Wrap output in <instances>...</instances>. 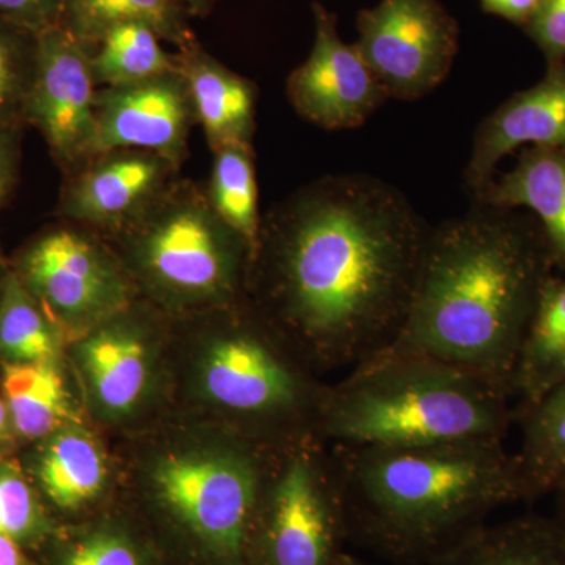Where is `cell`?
<instances>
[{
  "instance_id": "cell-1",
  "label": "cell",
  "mask_w": 565,
  "mask_h": 565,
  "mask_svg": "<svg viewBox=\"0 0 565 565\" xmlns=\"http://www.w3.org/2000/svg\"><path fill=\"white\" fill-rule=\"evenodd\" d=\"M427 233L385 181L323 177L263 215L248 302L311 370H351L399 333Z\"/></svg>"
},
{
  "instance_id": "cell-2",
  "label": "cell",
  "mask_w": 565,
  "mask_h": 565,
  "mask_svg": "<svg viewBox=\"0 0 565 565\" xmlns=\"http://www.w3.org/2000/svg\"><path fill=\"white\" fill-rule=\"evenodd\" d=\"M552 275L533 214L475 204L429 228L392 345L465 367L511 397L516 360Z\"/></svg>"
},
{
  "instance_id": "cell-3",
  "label": "cell",
  "mask_w": 565,
  "mask_h": 565,
  "mask_svg": "<svg viewBox=\"0 0 565 565\" xmlns=\"http://www.w3.org/2000/svg\"><path fill=\"white\" fill-rule=\"evenodd\" d=\"M503 441L332 445L349 539L397 564L435 563L497 509L522 501Z\"/></svg>"
},
{
  "instance_id": "cell-4",
  "label": "cell",
  "mask_w": 565,
  "mask_h": 565,
  "mask_svg": "<svg viewBox=\"0 0 565 565\" xmlns=\"http://www.w3.org/2000/svg\"><path fill=\"white\" fill-rule=\"evenodd\" d=\"M511 403L481 375L390 344L329 385L318 435L327 445L385 448L504 440Z\"/></svg>"
},
{
  "instance_id": "cell-5",
  "label": "cell",
  "mask_w": 565,
  "mask_h": 565,
  "mask_svg": "<svg viewBox=\"0 0 565 565\" xmlns=\"http://www.w3.org/2000/svg\"><path fill=\"white\" fill-rule=\"evenodd\" d=\"M173 322L192 340L193 397L223 429L269 448L319 437L329 385L318 381L247 297Z\"/></svg>"
},
{
  "instance_id": "cell-6",
  "label": "cell",
  "mask_w": 565,
  "mask_h": 565,
  "mask_svg": "<svg viewBox=\"0 0 565 565\" xmlns=\"http://www.w3.org/2000/svg\"><path fill=\"white\" fill-rule=\"evenodd\" d=\"M106 239L140 299L173 321L247 297L250 245L215 212L200 182L178 177L136 221Z\"/></svg>"
},
{
  "instance_id": "cell-7",
  "label": "cell",
  "mask_w": 565,
  "mask_h": 565,
  "mask_svg": "<svg viewBox=\"0 0 565 565\" xmlns=\"http://www.w3.org/2000/svg\"><path fill=\"white\" fill-rule=\"evenodd\" d=\"M275 449L228 429L174 441L145 463L152 511L203 565H253Z\"/></svg>"
},
{
  "instance_id": "cell-8",
  "label": "cell",
  "mask_w": 565,
  "mask_h": 565,
  "mask_svg": "<svg viewBox=\"0 0 565 565\" xmlns=\"http://www.w3.org/2000/svg\"><path fill=\"white\" fill-rule=\"evenodd\" d=\"M349 541L333 457L319 437L275 449L253 565H337Z\"/></svg>"
},
{
  "instance_id": "cell-9",
  "label": "cell",
  "mask_w": 565,
  "mask_h": 565,
  "mask_svg": "<svg viewBox=\"0 0 565 565\" xmlns=\"http://www.w3.org/2000/svg\"><path fill=\"white\" fill-rule=\"evenodd\" d=\"M10 266L68 344L139 299L109 241L76 223L58 221L41 230Z\"/></svg>"
},
{
  "instance_id": "cell-10",
  "label": "cell",
  "mask_w": 565,
  "mask_h": 565,
  "mask_svg": "<svg viewBox=\"0 0 565 565\" xmlns=\"http://www.w3.org/2000/svg\"><path fill=\"white\" fill-rule=\"evenodd\" d=\"M172 322L139 297L66 345L71 373L99 423L126 426L150 412Z\"/></svg>"
},
{
  "instance_id": "cell-11",
  "label": "cell",
  "mask_w": 565,
  "mask_h": 565,
  "mask_svg": "<svg viewBox=\"0 0 565 565\" xmlns=\"http://www.w3.org/2000/svg\"><path fill=\"white\" fill-rule=\"evenodd\" d=\"M356 29L364 62L401 102L440 87L459 51V24L440 0H379L360 11Z\"/></svg>"
},
{
  "instance_id": "cell-12",
  "label": "cell",
  "mask_w": 565,
  "mask_h": 565,
  "mask_svg": "<svg viewBox=\"0 0 565 565\" xmlns=\"http://www.w3.org/2000/svg\"><path fill=\"white\" fill-rule=\"evenodd\" d=\"M96 93L90 52L61 24L39 33L25 125L41 134L63 177L99 152Z\"/></svg>"
},
{
  "instance_id": "cell-13",
  "label": "cell",
  "mask_w": 565,
  "mask_h": 565,
  "mask_svg": "<svg viewBox=\"0 0 565 565\" xmlns=\"http://www.w3.org/2000/svg\"><path fill=\"white\" fill-rule=\"evenodd\" d=\"M315 43L289 74L286 95L294 110L327 131L359 128L388 98L356 44L338 32L337 14L313 3Z\"/></svg>"
},
{
  "instance_id": "cell-14",
  "label": "cell",
  "mask_w": 565,
  "mask_h": 565,
  "mask_svg": "<svg viewBox=\"0 0 565 565\" xmlns=\"http://www.w3.org/2000/svg\"><path fill=\"white\" fill-rule=\"evenodd\" d=\"M180 167L136 148L99 151L63 177L55 215L109 237L136 221L178 177Z\"/></svg>"
},
{
  "instance_id": "cell-15",
  "label": "cell",
  "mask_w": 565,
  "mask_h": 565,
  "mask_svg": "<svg viewBox=\"0 0 565 565\" xmlns=\"http://www.w3.org/2000/svg\"><path fill=\"white\" fill-rule=\"evenodd\" d=\"M99 151L136 148L161 154L177 167L189 158L196 125L191 92L181 70L96 93Z\"/></svg>"
},
{
  "instance_id": "cell-16",
  "label": "cell",
  "mask_w": 565,
  "mask_h": 565,
  "mask_svg": "<svg viewBox=\"0 0 565 565\" xmlns=\"http://www.w3.org/2000/svg\"><path fill=\"white\" fill-rule=\"evenodd\" d=\"M525 145H565V62L548 63L544 79L515 93L481 121L463 174L471 196L493 180L505 156Z\"/></svg>"
},
{
  "instance_id": "cell-17",
  "label": "cell",
  "mask_w": 565,
  "mask_h": 565,
  "mask_svg": "<svg viewBox=\"0 0 565 565\" xmlns=\"http://www.w3.org/2000/svg\"><path fill=\"white\" fill-rule=\"evenodd\" d=\"M20 460L57 520L84 514L106 497L110 487L106 449L82 422L66 424L28 446Z\"/></svg>"
},
{
  "instance_id": "cell-18",
  "label": "cell",
  "mask_w": 565,
  "mask_h": 565,
  "mask_svg": "<svg viewBox=\"0 0 565 565\" xmlns=\"http://www.w3.org/2000/svg\"><path fill=\"white\" fill-rule=\"evenodd\" d=\"M178 65L191 92L196 125H202L211 151L228 145H253L258 90L193 39L177 52Z\"/></svg>"
},
{
  "instance_id": "cell-19",
  "label": "cell",
  "mask_w": 565,
  "mask_h": 565,
  "mask_svg": "<svg viewBox=\"0 0 565 565\" xmlns=\"http://www.w3.org/2000/svg\"><path fill=\"white\" fill-rule=\"evenodd\" d=\"M473 200L481 206L533 212L553 267L565 275V145L525 148L514 169L493 177Z\"/></svg>"
},
{
  "instance_id": "cell-20",
  "label": "cell",
  "mask_w": 565,
  "mask_h": 565,
  "mask_svg": "<svg viewBox=\"0 0 565 565\" xmlns=\"http://www.w3.org/2000/svg\"><path fill=\"white\" fill-rule=\"evenodd\" d=\"M66 364V356L0 364V394L9 408L20 448L50 437L66 424L81 422Z\"/></svg>"
},
{
  "instance_id": "cell-21",
  "label": "cell",
  "mask_w": 565,
  "mask_h": 565,
  "mask_svg": "<svg viewBox=\"0 0 565 565\" xmlns=\"http://www.w3.org/2000/svg\"><path fill=\"white\" fill-rule=\"evenodd\" d=\"M430 565H565V530L555 515L487 523Z\"/></svg>"
},
{
  "instance_id": "cell-22",
  "label": "cell",
  "mask_w": 565,
  "mask_h": 565,
  "mask_svg": "<svg viewBox=\"0 0 565 565\" xmlns=\"http://www.w3.org/2000/svg\"><path fill=\"white\" fill-rule=\"evenodd\" d=\"M565 381V275H552L512 375L514 415Z\"/></svg>"
},
{
  "instance_id": "cell-23",
  "label": "cell",
  "mask_w": 565,
  "mask_h": 565,
  "mask_svg": "<svg viewBox=\"0 0 565 565\" xmlns=\"http://www.w3.org/2000/svg\"><path fill=\"white\" fill-rule=\"evenodd\" d=\"M522 445L514 452L522 501L555 494L565 486V381L516 412Z\"/></svg>"
},
{
  "instance_id": "cell-24",
  "label": "cell",
  "mask_w": 565,
  "mask_h": 565,
  "mask_svg": "<svg viewBox=\"0 0 565 565\" xmlns=\"http://www.w3.org/2000/svg\"><path fill=\"white\" fill-rule=\"evenodd\" d=\"M189 18L174 0H63L61 25L88 52L111 29L131 22L147 24L180 50L196 39Z\"/></svg>"
},
{
  "instance_id": "cell-25",
  "label": "cell",
  "mask_w": 565,
  "mask_h": 565,
  "mask_svg": "<svg viewBox=\"0 0 565 565\" xmlns=\"http://www.w3.org/2000/svg\"><path fill=\"white\" fill-rule=\"evenodd\" d=\"M65 334L11 273L0 299V364L65 359Z\"/></svg>"
},
{
  "instance_id": "cell-26",
  "label": "cell",
  "mask_w": 565,
  "mask_h": 565,
  "mask_svg": "<svg viewBox=\"0 0 565 565\" xmlns=\"http://www.w3.org/2000/svg\"><path fill=\"white\" fill-rule=\"evenodd\" d=\"M161 41L158 33L140 22L111 29L90 51L96 87L132 84L180 70L177 54L163 50Z\"/></svg>"
},
{
  "instance_id": "cell-27",
  "label": "cell",
  "mask_w": 565,
  "mask_h": 565,
  "mask_svg": "<svg viewBox=\"0 0 565 565\" xmlns=\"http://www.w3.org/2000/svg\"><path fill=\"white\" fill-rule=\"evenodd\" d=\"M36 556L41 565H156L150 546L117 520L61 526Z\"/></svg>"
},
{
  "instance_id": "cell-28",
  "label": "cell",
  "mask_w": 565,
  "mask_h": 565,
  "mask_svg": "<svg viewBox=\"0 0 565 565\" xmlns=\"http://www.w3.org/2000/svg\"><path fill=\"white\" fill-rule=\"evenodd\" d=\"M212 154L211 178L204 184L207 196L223 221L250 245L253 258L263 222L253 145H228Z\"/></svg>"
},
{
  "instance_id": "cell-29",
  "label": "cell",
  "mask_w": 565,
  "mask_h": 565,
  "mask_svg": "<svg viewBox=\"0 0 565 565\" xmlns=\"http://www.w3.org/2000/svg\"><path fill=\"white\" fill-rule=\"evenodd\" d=\"M58 527L61 523L44 503L21 460L0 457V535L36 556Z\"/></svg>"
},
{
  "instance_id": "cell-30",
  "label": "cell",
  "mask_w": 565,
  "mask_h": 565,
  "mask_svg": "<svg viewBox=\"0 0 565 565\" xmlns=\"http://www.w3.org/2000/svg\"><path fill=\"white\" fill-rule=\"evenodd\" d=\"M36 62V35L0 21V128L25 125Z\"/></svg>"
},
{
  "instance_id": "cell-31",
  "label": "cell",
  "mask_w": 565,
  "mask_h": 565,
  "mask_svg": "<svg viewBox=\"0 0 565 565\" xmlns=\"http://www.w3.org/2000/svg\"><path fill=\"white\" fill-rule=\"evenodd\" d=\"M525 32L548 63L565 62V0H542Z\"/></svg>"
},
{
  "instance_id": "cell-32",
  "label": "cell",
  "mask_w": 565,
  "mask_h": 565,
  "mask_svg": "<svg viewBox=\"0 0 565 565\" xmlns=\"http://www.w3.org/2000/svg\"><path fill=\"white\" fill-rule=\"evenodd\" d=\"M63 0H0V21L39 33L61 24Z\"/></svg>"
},
{
  "instance_id": "cell-33",
  "label": "cell",
  "mask_w": 565,
  "mask_h": 565,
  "mask_svg": "<svg viewBox=\"0 0 565 565\" xmlns=\"http://www.w3.org/2000/svg\"><path fill=\"white\" fill-rule=\"evenodd\" d=\"M24 129L0 128V212L6 210L20 181Z\"/></svg>"
},
{
  "instance_id": "cell-34",
  "label": "cell",
  "mask_w": 565,
  "mask_h": 565,
  "mask_svg": "<svg viewBox=\"0 0 565 565\" xmlns=\"http://www.w3.org/2000/svg\"><path fill=\"white\" fill-rule=\"evenodd\" d=\"M479 2L487 13L525 28L542 0H479Z\"/></svg>"
},
{
  "instance_id": "cell-35",
  "label": "cell",
  "mask_w": 565,
  "mask_h": 565,
  "mask_svg": "<svg viewBox=\"0 0 565 565\" xmlns=\"http://www.w3.org/2000/svg\"><path fill=\"white\" fill-rule=\"evenodd\" d=\"M0 565H41L39 559L20 544L0 535Z\"/></svg>"
},
{
  "instance_id": "cell-36",
  "label": "cell",
  "mask_w": 565,
  "mask_h": 565,
  "mask_svg": "<svg viewBox=\"0 0 565 565\" xmlns=\"http://www.w3.org/2000/svg\"><path fill=\"white\" fill-rule=\"evenodd\" d=\"M17 448H20V446H18L13 426H11L9 408H7L6 401L0 394V457L13 456L11 452Z\"/></svg>"
},
{
  "instance_id": "cell-37",
  "label": "cell",
  "mask_w": 565,
  "mask_h": 565,
  "mask_svg": "<svg viewBox=\"0 0 565 565\" xmlns=\"http://www.w3.org/2000/svg\"><path fill=\"white\" fill-rule=\"evenodd\" d=\"M191 13V17H206L214 9L218 0H174Z\"/></svg>"
},
{
  "instance_id": "cell-38",
  "label": "cell",
  "mask_w": 565,
  "mask_h": 565,
  "mask_svg": "<svg viewBox=\"0 0 565 565\" xmlns=\"http://www.w3.org/2000/svg\"><path fill=\"white\" fill-rule=\"evenodd\" d=\"M10 259H7L6 256L2 255V252H0V299H2L3 291H6L7 282L10 280Z\"/></svg>"
},
{
  "instance_id": "cell-39",
  "label": "cell",
  "mask_w": 565,
  "mask_h": 565,
  "mask_svg": "<svg viewBox=\"0 0 565 565\" xmlns=\"http://www.w3.org/2000/svg\"><path fill=\"white\" fill-rule=\"evenodd\" d=\"M556 494V512L555 516L557 522L564 526L565 530V486L557 490Z\"/></svg>"
},
{
  "instance_id": "cell-40",
  "label": "cell",
  "mask_w": 565,
  "mask_h": 565,
  "mask_svg": "<svg viewBox=\"0 0 565 565\" xmlns=\"http://www.w3.org/2000/svg\"><path fill=\"white\" fill-rule=\"evenodd\" d=\"M337 565H367L364 564L363 561H360L359 557L349 555V553H343V556L340 557Z\"/></svg>"
}]
</instances>
